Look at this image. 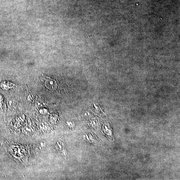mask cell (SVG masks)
<instances>
[{
  "mask_svg": "<svg viewBox=\"0 0 180 180\" xmlns=\"http://www.w3.org/2000/svg\"><path fill=\"white\" fill-rule=\"evenodd\" d=\"M26 95H27V98L28 100H30L33 99L32 95L31 94H30L29 92H28L26 94Z\"/></svg>",
  "mask_w": 180,
  "mask_h": 180,
  "instance_id": "6da1fadb",
  "label": "cell"
}]
</instances>
